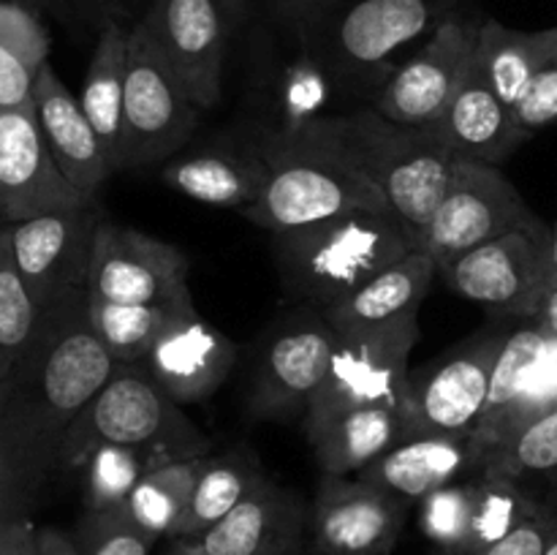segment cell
Listing matches in <instances>:
<instances>
[{"mask_svg":"<svg viewBox=\"0 0 557 555\" xmlns=\"http://www.w3.org/2000/svg\"><path fill=\"white\" fill-rule=\"evenodd\" d=\"M114 370L117 359L92 330L87 288L44 310L36 343L0 384V517L30 515L71 424Z\"/></svg>","mask_w":557,"mask_h":555,"instance_id":"cell-1","label":"cell"},{"mask_svg":"<svg viewBox=\"0 0 557 555\" xmlns=\"http://www.w3.org/2000/svg\"><path fill=\"white\" fill-rule=\"evenodd\" d=\"M259 152L264 161L310 158L362 174L384 190L392 212L406 223L419 248L444 201L457 158L438 128L397 125L373 107L348 114H315L270 131Z\"/></svg>","mask_w":557,"mask_h":555,"instance_id":"cell-2","label":"cell"},{"mask_svg":"<svg viewBox=\"0 0 557 555\" xmlns=\"http://www.w3.org/2000/svg\"><path fill=\"white\" fill-rule=\"evenodd\" d=\"M466 0H324L297 38L332 90L370 103L392 71Z\"/></svg>","mask_w":557,"mask_h":555,"instance_id":"cell-3","label":"cell"},{"mask_svg":"<svg viewBox=\"0 0 557 555\" xmlns=\"http://www.w3.org/2000/svg\"><path fill=\"white\" fill-rule=\"evenodd\" d=\"M417 248L413 234L395 212H351L272 234L283 288L308 308L321 310Z\"/></svg>","mask_w":557,"mask_h":555,"instance_id":"cell-4","label":"cell"},{"mask_svg":"<svg viewBox=\"0 0 557 555\" xmlns=\"http://www.w3.org/2000/svg\"><path fill=\"white\" fill-rule=\"evenodd\" d=\"M101 444L156 449L174 460L210 452V441L141 362L117 365L112 379L87 403L65 435L60 468H82Z\"/></svg>","mask_w":557,"mask_h":555,"instance_id":"cell-5","label":"cell"},{"mask_svg":"<svg viewBox=\"0 0 557 555\" xmlns=\"http://www.w3.org/2000/svg\"><path fill=\"white\" fill-rule=\"evenodd\" d=\"M509 335L511 326L495 324L449 348L435 362L411 370L400 411L406 422V439L417 435L468 439L476 433L490 400L495 362Z\"/></svg>","mask_w":557,"mask_h":555,"instance_id":"cell-6","label":"cell"},{"mask_svg":"<svg viewBox=\"0 0 557 555\" xmlns=\"http://www.w3.org/2000/svg\"><path fill=\"white\" fill-rule=\"evenodd\" d=\"M201 109L190 101L172 65L141 22H134L125 79L120 169H150L172 161L190 139Z\"/></svg>","mask_w":557,"mask_h":555,"instance_id":"cell-7","label":"cell"},{"mask_svg":"<svg viewBox=\"0 0 557 555\" xmlns=\"http://www.w3.org/2000/svg\"><path fill=\"white\" fill-rule=\"evenodd\" d=\"M553 226L517 229L438 267V278L498 319L531 321L555 281Z\"/></svg>","mask_w":557,"mask_h":555,"instance_id":"cell-8","label":"cell"},{"mask_svg":"<svg viewBox=\"0 0 557 555\" xmlns=\"http://www.w3.org/2000/svg\"><path fill=\"white\" fill-rule=\"evenodd\" d=\"M484 16L460 9L446 16L392 71L370 107L408 128H438L473 63Z\"/></svg>","mask_w":557,"mask_h":555,"instance_id":"cell-9","label":"cell"},{"mask_svg":"<svg viewBox=\"0 0 557 555\" xmlns=\"http://www.w3.org/2000/svg\"><path fill=\"white\" fill-rule=\"evenodd\" d=\"M539 223L542 218L495 163L457 156L449 188L424 234L422 248L435 264L444 267L479 245Z\"/></svg>","mask_w":557,"mask_h":555,"instance_id":"cell-10","label":"cell"},{"mask_svg":"<svg viewBox=\"0 0 557 555\" xmlns=\"http://www.w3.org/2000/svg\"><path fill=\"white\" fill-rule=\"evenodd\" d=\"M264 190L243 215L270 234L294 232L351 212H392L384 190L335 163L275 158Z\"/></svg>","mask_w":557,"mask_h":555,"instance_id":"cell-11","label":"cell"},{"mask_svg":"<svg viewBox=\"0 0 557 555\" xmlns=\"http://www.w3.org/2000/svg\"><path fill=\"white\" fill-rule=\"evenodd\" d=\"M341 332L321 308H305L272 330L256 359L250 414L286 419L305 414L324 386Z\"/></svg>","mask_w":557,"mask_h":555,"instance_id":"cell-12","label":"cell"},{"mask_svg":"<svg viewBox=\"0 0 557 555\" xmlns=\"http://www.w3.org/2000/svg\"><path fill=\"white\" fill-rule=\"evenodd\" d=\"M419 316L370 330L341 332L330 375L310 406H389L403 411Z\"/></svg>","mask_w":557,"mask_h":555,"instance_id":"cell-13","label":"cell"},{"mask_svg":"<svg viewBox=\"0 0 557 555\" xmlns=\"http://www.w3.org/2000/svg\"><path fill=\"white\" fill-rule=\"evenodd\" d=\"M188 256L177 245L103 218L87 292L101 303H174L190 297Z\"/></svg>","mask_w":557,"mask_h":555,"instance_id":"cell-14","label":"cell"},{"mask_svg":"<svg viewBox=\"0 0 557 555\" xmlns=\"http://www.w3.org/2000/svg\"><path fill=\"white\" fill-rule=\"evenodd\" d=\"M103 221L101 207L47 212L20 223H3L9 232L14 261L36 297L38 308L49 310L60 297L87 288L96 232Z\"/></svg>","mask_w":557,"mask_h":555,"instance_id":"cell-15","label":"cell"},{"mask_svg":"<svg viewBox=\"0 0 557 555\" xmlns=\"http://www.w3.org/2000/svg\"><path fill=\"white\" fill-rule=\"evenodd\" d=\"M54 161L38 125L36 107L0 112V218L20 223L27 218L92 205Z\"/></svg>","mask_w":557,"mask_h":555,"instance_id":"cell-16","label":"cell"},{"mask_svg":"<svg viewBox=\"0 0 557 555\" xmlns=\"http://www.w3.org/2000/svg\"><path fill=\"white\" fill-rule=\"evenodd\" d=\"M406 506L357 473H321L310 509L313 555H389L406 526Z\"/></svg>","mask_w":557,"mask_h":555,"instance_id":"cell-17","label":"cell"},{"mask_svg":"<svg viewBox=\"0 0 557 555\" xmlns=\"http://www.w3.org/2000/svg\"><path fill=\"white\" fill-rule=\"evenodd\" d=\"M141 25L147 27L185 92L199 109H212L223 92V63L232 41L215 0H152Z\"/></svg>","mask_w":557,"mask_h":555,"instance_id":"cell-18","label":"cell"},{"mask_svg":"<svg viewBox=\"0 0 557 555\" xmlns=\"http://www.w3.org/2000/svg\"><path fill=\"white\" fill-rule=\"evenodd\" d=\"M308 528L305 501L264 473L218 526L183 542L205 555H302Z\"/></svg>","mask_w":557,"mask_h":555,"instance_id":"cell-19","label":"cell"},{"mask_svg":"<svg viewBox=\"0 0 557 555\" xmlns=\"http://www.w3.org/2000/svg\"><path fill=\"white\" fill-rule=\"evenodd\" d=\"M237 354V343L226 332L194 313L174 324L141 365L152 381L183 406L210 397L228 379Z\"/></svg>","mask_w":557,"mask_h":555,"instance_id":"cell-20","label":"cell"},{"mask_svg":"<svg viewBox=\"0 0 557 555\" xmlns=\"http://www.w3.org/2000/svg\"><path fill=\"white\" fill-rule=\"evenodd\" d=\"M305 439L321 473L351 477L406 441V422L389 406H310Z\"/></svg>","mask_w":557,"mask_h":555,"instance_id":"cell-21","label":"cell"},{"mask_svg":"<svg viewBox=\"0 0 557 555\" xmlns=\"http://www.w3.org/2000/svg\"><path fill=\"white\" fill-rule=\"evenodd\" d=\"M33 107H36L38 125L52 150L54 161L63 169L65 177L96 199L101 185L112 177L107 150L87 118L79 98L65 87L52 63L44 65L36 79V92H33Z\"/></svg>","mask_w":557,"mask_h":555,"instance_id":"cell-22","label":"cell"},{"mask_svg":"<svg viewBox=\"0 0 557 555\" xmlns=\"http://www.w3.org/2000/svg\"><path fill=\"white\" fill-rule=\"evenodd\" d=\"M438 134L455 156L476 158L495 166H500L522 141L531 139V134L517 123L515 109L493 90L487 76L482 74L476 54L455 101L438 123Z\"/></svg>","mask_w":557,"mask_h":555,"instance_id":"cell-23","label":"cell"},{"mask_svg":"<svg viewBox=\"0 0 557 555\" xmlns=\"http://www.w3.org/2000/svg\"><path fill=\"white\" fill-rule=\"evenodd\" d=\"M466 473H479V452L471 435H417L392 446L357 477L389 490L406 504H413L444 484L460 482Z\"/></svg>","mask_w":557,"mask_h":555,"instance_id":"cell-24","label":"cell"},{"mask_svg":"<svg viewBox=\"0 0 557 555\" xmlns=\"http://www.w3.org/2000/svg\"><path fill=\"white\" fill-rule=\"evenodd\" d=\"M438 264L424 248L411 250L324 310L337 332L370 330L419 316Z\"/></svg>","mask_w":557,"mask_h":555,"instance_id":"cell-25","label":"cell"},{"mask_svg":"<svg viewBox=\"0 0 557 555\" xmlns=\"http://www.w3.org/2000/svg\"><path fill=\"white\" fill-rule=\"evenodd\" d=\"M131 30L120 16L103 14L98 27L96 47L82 85V107L107 150L112 172H120V141H123V107L125 79H128Z\"/></svg>","mask_w":557,"mask_h":555,"instance_id":"cell-26","label":"cell"},{"mask_svg":"<svg viewBox=\"0 0 557 555\" xmlns=\"http://www.w3.org/2000/svg\"><path fill=\"white\" fill-rule=\"evenodd\" d=\"M270 177V163L256 156L234 152H194L172 158L161 166V180L180 196L212 207H234L243 212L253 205Z\"/></svg>","mask_w":557,"mask_h":555,"instance_id":"cell-27","label":"cell"},{"mask_svg":"<svg viewBox=\"0 0 557 555\" xmlns=\"http://www.w3.org/2000/svg\"><path fill=\"white\" fill-rule=\"evenodd\" d=\"M555 49L557 27L517 30V27L484 16L476 44V63L493 85V90L511 109H517L542 65L553 58Z\"/></svg>","mask_w":557,"mask_h":555,"instance_id":"cell-28","label":"cell"},{"mask_svg":"<svg viewBox=\"0 0 557 555\" xmlns=\"http://www.w3.org/2000/svg\"><path fill=\"white\" fill-rule=\"evenodd\" d=\"M549 341L553 335L536 326L533 321H522L520 326H515L506 341L504 351H500L498 362H495L493 373V386H490V400L484 408V417L479 422L476 433L471 435L473 444L479 452V471H482L484 455L493 449L495 444L504 435L506 422H509L511 411H515L517 400L525 392L528 381H531L533 370L539 368V362L547 354Z\"/></svg>","mask_w":557,"mask_h":555,"instance_id":"cell-29","label":"cell"},{"mask_svg":"<svg viewBox=\"0 0 557 555\" xmlns=\"http://www.w3.org/2000/svg\"><path fill=\"white\" fill-rule=\"evenodd\" d=\"M199 313L194 297L174 303H101L90 297V321L96 335L117 365L141 362L156 343L188 316Z\"/></svg>","mask_w":557,"mask_h":555,"instance_id":"cell-30","label":"cell"},{"mask_svg":"<svg viewBox=\"0 0 557 555\" xmlns=\"http://www.w3.org/2000/svg\"><path fill=\"white\" fill-rule=\"evenodd\" d=\"M261 477H264V468L248 446H239L226 455L207 457L205 471L196 482L188 509L172 539H199L201 533L218 526Z\"/></svg>","mask_w":557,"mask_h":555,"instance_id":"cell-31","label":"cell"},{"mask_svg":"<svg viewBox=\"0 0 557 555\" xmlns=\"http://www.w3.org/2000/svg\"><path fill=\"white\" fill-rule=\"evenodd\" d=\"M210 455L180 457L141 477L123 511L150 536H174Z\"/></svg>","mask_w":557,"mask_h":555,"instance_id":"cell-32","label":"cell"},{"mask_svg":"<svg viewBox=\"0 0 557 555\" xmlns=\"http://www.w3.org/2000/svg\"><path fill=\"white\" fill-rule=\"evenodd\" d=\"M542 506L544 501H536L522 488V479L495 471L476 473L473 477L471 526H468L466 542L455 555L482 553L490 544L509 536L517 526L536 515Z\"/></svg>","mask_w":557,"mask_h":555,"instance_id":"cell-33","label":"cell"},{"mask_svg":"<svg viewBox=\"0 0 557 555\" xmlns=\"http://www.w3.org/2000/svg\"><path fill=\"white\" fill-rule=\"evenodd\" d=\"M44 310L38 308L14 261L11 239L0 229V384L14 375L41 330Z\"/></svg>","mask_w":557,"mask_h":555,"instance_id":"cell-34","label":"cell"},{"mask_svg":"<svg viewBox=\"0 0 557 555\" xmlns=\"http://www.w3.org/2000/svg\"><path fill=\"white\" fill-rule=\"evenodd\" d=\"M174 457L156 449H136V446L101 444L90 452L85 466V511H109L125 506L136 484L147 471L172 462Z\"/></svg>","mask_w":557,"mask_h":555,"instance_id":"cell-35","label":"cell"},{"mask_svg":"<svg viewBox=\"0 0 557 555\" xmlns=\"http://www.w3.org/2000/svg\"><path fill=\"white\" fill-rule=\"evenodd\" d=\"M482 471L506 473L515 479L557 477V408L528 422L490 449Z\"/></svg>","mask_w":557,"mask_h":555,"instance_id":"cell-36","label":"cell"},{"mask_svg":"<svg viewBox=\"0 0 557 555\" xmlns=\"http://www.w3.org/2000/svg\"><path fill=\"white\" fill-rule=\"evenodd\" d=\"M422 531L435 544L438 555H455L466 542L473 509V479L451 482L419 501Z\"/></svg>","mask_w":557,"mask_h":555,"instance_id":"cell-37","label":"cell"},{"mask_svg":"<svg viewBox=\"0 0 557 555\" xmlns=\"http://www.w3.org/2000/svg\"><path fill=\"white\" fill-rule=\"evenodd\" d=\"M74 539L82 555H150L152 544L158 542L125 515L123 506L85 511L76 522Z\"/></svg>","mask_w":557,"mask_h":555,"instance_id":"cell-38","label":"cell"},{"mask_svg":"<svg viewBox=\"0 0 557 555\" xmlns=\"http://www.w3.org/2000/svg\"><path fill=\"white\" fill-rule=\"evenodd\" d=\"M52 36L44 25V11L27 0H0V49H9L33 74L49 63Z\"/></svg>","mask_w":557,"mask_h":555,"instance_id":"cell-39","label":"cell"},{"mask_svg":"<svg viewBox=\"0 0 557 555\" xmlns=\"http://www.w3.org/2000/svg\"><path fill=\"white\" fill-rule=\"evenodd\" d=\"M515 114L517 123L531 136L536 131H544L557 123V49L553 52V58L542 65L533 85L528 87L525 98L515 109Z\"/></svg>","mask_w":557,"mask_h":555,"instance_id":"cell-40","label":"cell"},{"mask_svg":"<svg viewBox=\"0 0 557 555\" xmlns=\"http://www.w3.org/2000/svg\"><path fill=\"white\" fill-rule=\"evenodd\" d=\"M555 528V504L553 501H544L542 509L533 517H528L522 526H517L509 536H504L500 542L490 544L487 550L473 555H544L547 553L549 536H553Z\"/></svg>","mask_w":557,"mask_h":555,"instance_id":"cell-41","label":"cell"},{"mask_svg":"<svg viewBox=\"0 0 557 555\" xmlns=\"http://www.w3.org/2000/svg\"><path fill=\"white\" fill-rule=\"evenodd\" d=\"M36 79L38 76L20 58L9 49H0V112L30 107Z\"/></svg>","mask_w":557,"mask_h":555,"instance_id":"cell-42","label":"cell"},{"mask_svg":"<svg viewBox=\"0 0 557 555\" xmlns=\"http://www.w3.org/2000/svg\"><path fill=\"white\" fill-rule=\"evenodd\" d=\"M36 533L30 515L0 517V555H38Z\"/></svg>","mask_w":557,"mask_h":555,"instance_id":"cell-43","label":"cell"},{"mask_svg":"<svg viewBox=\"0 0 557 555\" xmlns=\"http://www.w3.org/2000/svg\"><path fill=\"white\" fill-rule=\"evenodd\" d=\"M324 0H264L267 16L277 22L281 27H288V30H297L310 14H313Z\"/></svg>","mask_w":557,"mask_h":555,"instance_id":"cell-44","label":"cell"},{"mask_svg":"<svg viewBox=\"0 0 557 555\" xmlns=\"http://www.w3.org/2000/svg\"><path fill=\"white\" fill-rule=\"evenodd\" d=\"M215 3L221 9L223 20H226L232 38H237L248 27V22L253 20L264 0H215Z\"/></svg>","mask_w":557,"mask_h":555,"instance_id":"cell-45","label":"cell"},{"mask_svg":"<svg viewBox=\"0 0 557 555\" xmlns=\"http://www.w3.org/2000/svg\"><path fill=\"white\" fill-rule=\"evenodd\" d=\"M38 555H82L76 547L74 533H65L63 528L41 526L36 533Z\"/></svg>","mask_w":557,"mask_h":555,"instance_id":"cell-46","label":"cell"},{"mask_svg":"<svg viewBox=\"0 0 557 555\" xmlns=\"http://www.w3.org/2000/svg\"><path fill=\"white\" fill-rule=\"evenodd\" d=\"M531 321L536 326H542V330L547 332V335L557 337V275H555L553 286H549L547 294H544L542 305H539L536 316H533Z\"/></svg>","mask_w":557,"mask_h":555,"instance_id":"cell-47","label":"cell"},{"mask_svg":"<svg viewBox=\"0 0 557 555\" xmlns=\"http://www.w3.org/2000/svg\"><path fill=\"white\" fill-rule=\"evenodd\" d=\"M169 555H205V553L194 550L188 542H183V539H172V547H169Z\"/></svg>","mask_w":557,"mask_h":555,"instance_id":"cell-48","label":"cell"},{"mask_svg":"<svg viewBox=\"0 0 557 555\" xmlns=\"http://www.w3.org/2000/svg\"><path fill=\"white\" fill-rule=\"evenodd\" d=\"M69 3H71V0H41V9L52 11V14L65 16V14H69Z\"/></svg>","mask_w":557,"mask_h":555,"instance_id":"cell-49","label":"cell"},{"mask_svg":"<svg viewBox=\"0 0 557 555\" xmlns=\"http://www.w3.org/2000/svg\"><path fill=\"white\" fill-rule=\"evenodd\" d=\"M553 504H555V528H553V536H549L547 553H544V555H557V493H555Z\"/></svg>","mask_w":557,"mask_h":555,"instance_id":"cell-50","label":"cell"},{"mask_svg":"<svg viewBox=\"0 0 557 555\" xmlns=\"http://www.w3.org/2000/svg\"><path fill=\"white\" fill-rule=\"evenodd\" d=\"M553 264H555V272H557V223L553 226Z\"/></svg>","mask_w":557,"mask_h":555,"instance_id":"cell-51","label":"cell"}]
</instances>
